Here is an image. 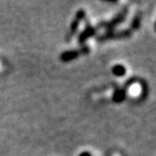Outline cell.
I'll return each mask as SVG.
<instances>
[{
    "instance_id": "obj_7",
    "label": "cell",
    "mask_w": 156,
    "mask_h": 156,
    "mask_svg": "<svg viewBox=\"0 0 156 156\" xmlns=\"http://www.w3.org/2000/svg\"><path fill=\"white\" fill-rule=\"evenodd\" d=\"M141 20H142V13L141 12H138L134 18L131 21V29L132 30H138L140 26H141Z\"/></svg>"
},
{
    "instance_id": "obj_2",
    "label": "cell",
    "mask_w": 156,
    "mask_h": 156,
    "mask_svg": "<svg viewBox=\"0 0 156 156\" xmlns=\"http://www.w3.org/2000/svg\"><path fill=\"white\" fill-rule=\"evenodd\" d=\"M89 48L87 46H83L81 50H70V51H65L60 55V60L62 62H70L79 57L80 54H88Z\"/></svg>"
},
{
    "instance_id": "obj_6",
    "label": "cell",
    "mask_w": 156,
    "mask_h": 156,
    "mask_svg": "<svg viewBox=\"0 0 156 156\" xmlns=\"http://www.w3.org/2000/svg\"><path fill=\"white\" fill-rule=\"evenodd\" d=\"M125 96H126V92H125V90L124 89H118L115 91L114 95H113V101L120 104V102H122L125 99Z\"/></svg>"
},
{
    "instance_id": "obj_8",
    "label": "cell",
    "mask_w": 156,
    "mask_h": 156,
    "mask_svg": "<svg viewBox=\"0 0 156 156\" xmlns=\"http://www.w3.org/2000/svg\"><path fill=\"white\" fill-rule=\"evenodd\" d=\"M112 72H113L114 75L121 77V76H124L125 74H126V68H125L123 65L118 64V65H115V66L113 67Z\"/></svg>"
},
{
    "instance_id": "obj_3",
    "label": "cell",
    "mask_w": 156,
    "mask_h": 156,
    "mask_svg": "<svg viewBox=\"0 0 156 156\" xmlns=\"http://www.w3.org/2000/svg\"><path fill=\"white\" fill-rule=\"evenodd\" d=\"M128 14V7H125L123 10H122L120 13H119L117 16H115L113 20L108 23H101L104 27H107L108 30H113V29H115L117 26H119L120 23H122L123 21L126 20V16Z\"/></svg>"
},
{
    "instance_id": "obj_5",
    "label": "cell",
    "mask_w": 156,
    "mask_h": 156,
    "mask_svg": "<svg viewBox=\"0 0 156 156\" xmlns=\"http://www.w3.org/2000/svg\"><path fill=\"white\" fill-rule=\"evenodd\" d=\"M95 33H96V29H95V27L88 26L85 30H83L82 33L80 34L79 37H78V43H79L81 46L84 45L85 41H86L87 39L91 38V37H92L93 35H95Z\"/></svg>"
},
{
    "instance_id": "obj_1",
    "label": "cell",
    "mask_w": 156,
    "mask_h": 156,
    "mask_svg": "<svg viewBox=\"0 0 156 156\" xmlns=\"http://www.w3.org/2000/svg\"><path fill=\"white\" fill-rule=\"evenodd\" d=\"M132 35L131 30H108L105 35L99 36L98 38V42H105V41L111 40V39H122V38H129Z\"/></svg>"
},
{
    "instance_id": "obj_4",
    "label": "cell",
    "mask_w": 156,
    "mask_h": 156,
    "mask_svg": "<svg viewBox=\"0 0 156 156\" xmlns=\"http://www.w3.org/2000/svg\"><path fill=\"white\" fill-rule=\"evenodd\" d=\"M84 17H85V11H84L83 9H79V10L76 12L75 18L73 20L72 23H71V26H70V35H73V34L76 32L78 27H79V23L81 20H84Z\"/></svg>"
},
{
    "instance_id": "obj_9",
    "label": "cell",
    "mask_w": 156,
    "mask_h": 156,
    "mask_svg": "<svg viewBox=\"0 0 156 156\" xmlns=\"http://www.w3.org/2000/svg\"><path fill=\"white\" fill-rule=\"evenodd\" d=\"M79 156H91V154H90V152L88 151H84V152H81Z\"/></svg>"
}]
</instances>
